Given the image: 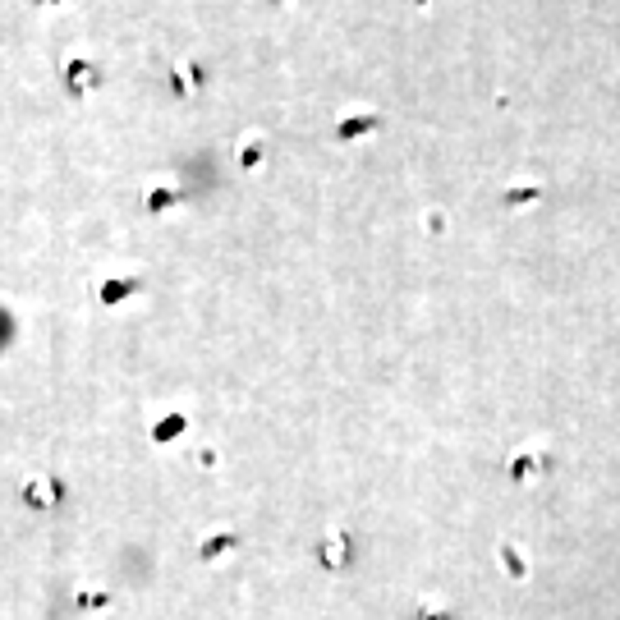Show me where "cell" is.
<instances>
[{
    "label": "cell",
    "instance_id": "obj_6",
    "mask_svg": "<svg viewBox=\"0 0 620 620\" xmlns=\"http://www.w3.org/2000/svg\"><path fill=\"white\" fill-rule=\"evenodd\" d=\"M418 620H446L441 607H418Z\"/></svg>",
    "mask_w": 620,
    "mask_h": 620
},
{
    "label": "cell",
    "instance_id": "obj_3",
    "mask_svg": "<svg viewBox=\"0 0 620 620\" xmlns=\"http://www.w3.org/2000/svg\"><path fill=\"white\" fill-rule=\"evenodd\" d=\"M56 483H28V501H33V506H46V501H56Z\"/></svg>",
    "mask_w": 620,
    "mask_h": 620
},
{
    "label": "cell",
    "instance_id": "obj_2",
    "mask_svg": "<svg viewBox=\"0 0 620 620\" xmlns=\"http://www.w3.org/2000/svg\"><path fill=\"white\" fill-rule=\"evenodd\" d=\"M543 474V455H520L515 460V478H538Z\"/></svg>",
    "mask_w": 620,
    "mask_h": 620
},
{
    "label": "cell",
    "instance_id": "obj_7",
    "mask_svg": "<svg viewBox=\"0 0 620 620\" xmlns=\"http://www.w3.org/2000/svg\"><path fill=\"white\" fill-rule=\"evenodd\" d=\"M83 607H88V611H92V607H106V593H88V598H83Z\"/></svg>",
    "mask_w": 620,
    "mask_h": 620
},
{
    "label": "cell",
    "instance_id": "obj_4",
    "mask_svg": "<svg viewBox=\"0 0 620 620\" xmlns=\"http://www.w3.org/2000/svg\"><path fill=\"white\" fill-rule=\"evenodd\" d=\"M239 161H244V166H257V161H262V138H248V143L239 147Z\"/></svg>",
    "mask_w": 620,
    "mask_h": 620
},
{
    "label": "cell",
    "instance_id": "obj_1",
    "mask_svg": "<svg viewBox=\"0 0 620 620\" xmlns=\"http://www.w3.org/2000/svg\"><path fill=\"white\" fill-rule=\"evenodd\" d=\"M322 561H326V565H345V538H340V533H331V538H326V547H322Z\"/></svg>",
    "mask_w": 620,
    "mask_h": 620
},
{
    "label": "cell",
    "instance_id": "obj_5",
    "mask_svg": "<svg viewBox=\"0 0 620 620\" xmlns=\"http://www.w3.org/2000/svg\"><path fill=\"white\" fill-rule=\"evenodd\" d=\"M501 561H506V565H510V570H515V575H520V579H524V565H520V556L510 552V547H501Z\"/></svg>",
    "mask_w": 620,
    "mask_h": 620
}]
</instances>
